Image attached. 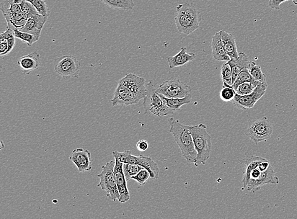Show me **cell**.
I'll use <instances>...</instances> for the list:
<instances>
[{
    "instance_id": "obj_31",
    "label": "cell",
    "mask_w": 297,
    "mask_h": 219,
    "mask_svg": "<svg viewBox=\"0 0 297 219\" xmlns=\"http://www.w3.org/2000/svg\"><path fill=\"white\" fill-rule=\"evenodd\" d=\"M258 85L252 83V82H245V83L240 84L237 87L236 89V94L240 95H246L251 94L252 92H254Z\"/></svg>"
},
{
    "instance_id": "obj_4",
    "label": "cell",
    "mask_w": 297,
    "mask_h": 219,
    "mask_svg": "<svg viewBox=\"0 0 297 219\" xmlns=\"http://www.w3.org/2000/svg\"><path fill=\"white\" fill-rule=\"evenodd\" d=\"M190 130L197 153L194 164L198 167L201 164H205L210 158L212 151L211 137L208 133L207 127L203 123L190 126Z\"/></svg>"
},
{
    "instance_id": "obj_34",
    "label": "cell",
    "mask_w": 297,
    "mask_h": 219,
    "mask_svg": "<svg viewBox=\"0 0 297 219\" xmlns=\"http://www.w3.org/2000/svg\"><path fill=\"white\" fill-rule=\"evenodd\" d=\"M131 179L135 180L140 185H144L147 181L151 179V174L146 169L143 168Z\"/></svg>"
},
{
    "instance_id": "obj_24",
    "label": "cell",
    "mask_w": 297,
    "mask_h": 219,
    "mask_svg": "<svg viewBox=\"0 0 297 219\" xmlns=\"http://www.w3.org/2000/svg\"><path fill=\"white\" fill-rule=\"evenodd\" d=\"M103 4L113 9H120L130 11L134 7L133 0H100Z\"/></svg>"
},
{
    "instance_id": "obj_14",
    "label": "cell",
    "mask_w": 297,
    "mask_h": 219,
    "mask_svg": "<svg viewBox=\"0 0 297 219\" xmlns=\"http://www.w3.org/2000/svg\"><path fill=\"white\" fill-rule=\"evenodd\" d=\"M70 160L80 172H88L92 169L91 153L86 149L77 148L72 151Z\"/></svg>"
},
{
    "instance_id": "obj_15",
    "label": "cell",
    "mask_w": 297,
    "mask_h": 219,
    "mask_svg": "<svg viewBox=\"0 0 297 219\" xmlns=\"http://www.w3.org/2000/svg\"><path fill=\"white\" fill-rule=\"evenodd\" d=\"M123 165V162L115 159L114 176L116 184H117L118 192L120 193V199L118 202L125 203L130 200V194L128 188L127 179H126L125 173H124Z\"/></svg>"
},
{
    "instance_id": "obj_20",
    "label": "cell",
    "mask_w": 297,
    "mask_h": 219,
    "mask_svg": "<svg viewBox=\"0 0 297 219\" xmlns=\"http://www.w3.org/2000/svg\"><path fill=\"white\" fill-rule=\"evenodd\" d=\"M40 54L33 52L29 55L20 57L17 63L22 71L28 75L35 69H38L40 65Z\"/></svg>"
},
{
    "instance_id": "obj_28",
    "label": "cell",
    "mask_w": 297,
    "mask_h": 219,
    "mask_svg": "<svg viewBox=\"0 0 297 219\" xmlns=\"http://www.w3.org/2000/svg\"><path fill=\"white\" fill-rule=\"evenodd\" d=\"M123 169L127 181H129L132 178L133 176L138 174L141 169H143V167L138 165L123 163Z\"/></svg>"
},
{
    "instance_id": "obj_38",
    "label": "cell",
    "mask_w": 297,
    "mask_h": 219,
    "mask_svg": "<svg viewBox=\"0 0 297 219\" xmlns=\"http://www.w3.org/2000/svg\"><path fill=\"white\" fill-rule=\"evenodd\" d=\"M270 162L266 159L265 161L262 162L261 163H260L259 166H258V168L259 169L260 171H265L270 167Z\"/></svg>"
},
{
    "instance_id": "obj_19",
    "label": "cell",
    "mask_w": 297,
    "mask_h": 219,
    "mask_svg": "<svg viewBox=\"0 0 297 219\" xmlns=\"http://www.w3.org/2000/svg\"><path fill=\"white\" fill-rule=\"evenodd\" d=\"M228 62L230 64L231 68L232 84H234V81H236L240 72L243 69H249L250 65L249 57L244 52L239 53V58L237 59L231 58V60Z\"/></svg>"
},
{
    "instance_id": "obj_3",
    "label": "cell",
    "mask_w": 297,
    "mask_h": 219,
    "mask_svg": "<svg viewBox=\"0 0 297 219\" xmlns=\"http://www.w3.org/2000/svg\"><path fill=\"white\" fill-rule=\"evenodd\" d=\"M176 10L174 21L178 32L188 35L200 28L201 17L194 3L177 5Z\"/></svg>"
},
{
    "instance_id": "obj_33",
    "label": "cell",
    "mask_w": 297,
    "mask_h": 219,
    "mask_svg": "<svg viewBox=\"0 0 297 219\" xmlns=\"http://www.w3.org/2000/svg\"><path fill=\"white\" fill-rule=\"evenodd\" d=\"M236 94V91L233 87L223 86L220 92V97L224 102L232 101Z\"/></svg>"
},
{
    "instance_id": "obj_12",
    "label": "cell",
    "mask_w": 297,
    "mask_h": 219,
    "mask_svg": "<svg viewBox=\"0 0 297 219\" xmlns=\"http://www.w3.org/2000/svg\"><path fill=\"white\" fill-rule=\"evenodd\" d=\"M267 82H260L251 94L246 95L236 94L232 100L234 106L241 110L251 109L265 94Z\"/></svg>"
},
{
    "instance_id": "obj_17",
    "label": "cell",
    "mask_w": 297,
    "mask_h": 219,
    "mask_svg": "<svg viewBox=\"0 0 297 219\" xmlns=\"http://www.w3.org/2000/svg\"><path fill=\"white\" fill-rule=\"evenodd\" d=\"M266 160L263 158L262 157L260 156H252L249 157V158L241 160L240 162H242V164L245 165L244 172H243V178H242V190L245 191L246 190L248 184H249L250 178V173L255 168H257L260 163Z\"/></svg>"
},
{
    "instance_id": "obj_2",
    "label": "cell",
    "mask_w": 297,
    "mask_h": 219,
    "mask_svg": "<svg viewBox=\"0 0 297 219\" xmlns=\"http://www.w3.org/2000/svg\"><path fill=\"white\" fill-rule=\"evenodd\" d=\"M170 132L174 136L175 142L179 147L184 158L188 163H195L197 153L196 151L190 126L182 124L179 120L170 118Z\"/></svg>"
},
{
    "instance_id": "obj_27",
    "label": "cell",
    "mask_w": 297,
    "mask_h": 219,
    "mask_svg": "<svg viewBox=\"0 0 297 219\" xmlns=\"http://www.w3.org/2000/svg\"><path fill=\"white\" fill-rule=\"evenodd\" d=\"M250 74L253 77L255 81L260 82H267L266 81L265 75L263 73L261 67L257 65L254 61H250V65L249 68Z\"/></svg>"
},
{
    "instance_id": "obj_26",
    "label": "cell",
    "mask_w": 297,
    "mask_h": 219,
    "mask_svg": "<svg viewBox=\"0 0 297 219\" xmlns=\"http://www.w3.org/2000/svg\"><path fill=\"white\" fill-rule=\"evenodd\" d=\"M221 74L223 86L232 87L231 68L228 61L222 66Z\"/></svg>"
},
{
    "instance_id": "obj_37",
    "label": "cell",
    "mask_w": 297,
    "mask_h": 219,
    "mask_svg": "<svg viewBox=\"0 0 297 219\" xmlns=\"http://www.w3.org/2000/svg\"><path fill=\"white\" fill-rule=\"evenodd\" d=\"M148 142L145 140H140L136 143L137 149L139 151H146L148 149Z\"/></svg>"
},
{
    "instance_id": "obj_32",
    "label": "cell",
    "mask_w": 297,
    "mask_h": 219,
    "mask_svg": "<svg viewBox=\"0 0 297 219\" xmlns=\"http://www.w3.org/2000/svg\"><path fill=\"white\" fill-rule=\"evenodd\" d=\"M20 7H21L22 12L28 19L39 14L35 7L26 0H22L21 3H20Z\"/></svg>"
},
{
    "instance_id": "obj_22",
    "label": "cell",
    "mask_w": 297,
    "mask_h": 219,
    "mask_svg": "<svg viewBox=\"0 0 297 219\" xmlns=\"http://www.w3.org/2000/svg\"><path fill=\"white\" fill-rule=\"evenodd\" d=\"M221 33L226 53L230 56L231 58H239V53L237 50L236 40L234 36L224 30H221Z\"/></svg>"
},
{
    "instance_id": "obj_21",
    "label": "cell",
    "mask_w": 297,
    "mask_h": 219,
    "mask_svg": "<svg viewBox=\"0 0 297 219\" xmlns=\"http://www.w3.org/2000/svg\"><path fill=\"white\" fill-rule=\"evenodd\" d=\"M196 58L195 54L193 53H188L187 48H182L179 53L173 56H169L167 59L168 63L170 69L180 67L185 64L194 60Z\"/></svg>"
},
{
    "instance_id": "obj_23",
    "label": "cell",
    "mask_w": 297,
    "mask_h": 219,
    "mask_svg": "<svg viewBox=\"0 0 297 219\" xmlns=\"http://www.w3.org/2000/svg\"><path fill=\"white\" fill-rule=\"evenodd\" d=\"M159 95L164 100L165 104L175 112H179L183 105L190 104L192 100L191 94L183 98H167L161 94Z\"/></svg>"
},
{
    "instance_id": "obj_9",
    "label": "cell",
    "mask_w": 297,
    "mask_h": 219,
    "mask_svg": "<svg viewBox=\"0 0 297 219\" xmlns=\"http://www.w3.org/2000/svg\"><path fill=\"white\" fill-rule=\"evenodd\" d=\"M80 63L76 58L72 55H65L54 60L55 71L64 79L78 78Z\"/></svg>"
},
{
    "instance_id": "obj_36",
    "label": "cell",
    "mask_w": 297,
    "mask_h": 219,
    "mask_svg": "<svg viewBox=\"0 0 297 219\" xmlns=\"http://www.w3.org/2000/svg\"><path fill=\"white\" fill-rule=\"evenodd\" d=\"M9 46H8L7 39L0 38V55L5 56L8 54Z\"/></svg>"
},
{
    "instance_id": "obj_6",
    "label": "cell",
    "mask_w": 297,
    "mask_h": 219,
    "mask_svg": "<svg viewBox=\"0 0 297 219\" xmlns=\"http://www.w3.org/2000/svg\"><path fill=\"white\" fill-rule=\"evenodd\" d=\"M112 155L115 159H117L123 163L132 164L143 167L148 171L151 174V179L159 178V169L158 165L150 157L143 156H133L130 151H126L120 153L113 151Z\"/></svg>"
},
{
    "instance_id": "obj_16",
    "label": "cell",
    "mask_w": 297,
    "mask_h": 219,
    "mask_svg": "<svg viewBox=\"0 0 297 219\" xmlns=\"http://www.w3.org/2000/svg\"><path fill=\"white\" fill-rule=\"evenodd\" d=\"M48 17L38 14L28 19L26 24L20 30L31 33L40 40L44 25L47 21Z\"/></svg>"
},
{
    "instance_id": "obj_10",
    "label": "cell",
    "mask_w": 297,
    "mask_h": 219,
    "mask_svg": "<svg viewBox=\"0 0 297 219\" xmlns=\"http://www.w3.org/2000/svg\"><path fill=\"white\" fill-rule=\"evenodd\" d=\"M22 0H0V10L7 22V27H12L28 19L22 12L20 3Z\"/></svg>"
},
{
    "instance_id": "obj_8",
    "label": "cell",
    "mask_w": 297,
    "mask_h": 219,
    "mask_svg": "<svg viewBox=\"0 0 297 219\" xmlns=\"http://www.w3.org/2000/svg\"><path fill=\"white\" fill-rule=\"evenodd\" d=\"M273 132L272 125L267 117H264L250 123L245 135L255 144H258L270 138Z\"/></svg>"
},
{
    "instance_id": "obj_7",
    "label": "cell",
    "mask_w": 297,
    "mask_h": 219,
    "mask_svg": "<svg viewBox=\"0 0 297 219\" xmlns=\"http://www.w3.org/2000/svg\"><path fill=\"white\" fill-rule=\"evenodd\" d=\"M115 161L107 162L102 166V171L97 177L100 178L98 187H101L107 193V197L112 201L120 200V193L116 184L114 176Z\"/></svg>"
},
{
    "instance_id": "obj_25",
    "label": "cell",
    "mask_w": 297,
    "mask_h": 219,
    "mask_svg": "<svg viewBox=\"0 0 297 219\" xmlns=\"http://www.w3.org/2000/svg\"><path fill=\"white\" fill-rule=\"evenodd\" d=\"M249 69H244L240 72L239 76H237L236 81H234L233 85H232V87L236 91L237 87L240 86V84L245 83V82H252L255 84H259L260 82L255 81V80L253 78L251 74H250Z\"/></svg>"
},
{
    "instance_id": "obj_1",
    "label": "cell",
    "mask_w": 297,
    "mask_h": 219,
    "mask_svg": "<svg viewBox=\"0 0 297 219\" xmlns=\"http://www.w3.org/2000/svg\"><path fill=\"white\" fill-rule=\"evenodd\" d=\"M146 81L143 77L133 74H128L118 82L111 102L115 105L136 104L146 94Z\"/></svg>"
},
{
    "instance_id": "obj_30",
    "label": "cell",
    "mask_w": 297,
    "mask_h": 219,
    "mask_svg": "<svg viewBox=\"0 0 297 219\" xmlns=\"http://www.w3.org/2000/svg\"><path fill=\"white\" fill-rule=\"evenodd\" d=\"M26 1L30 2L35 7L39 14L48 17L50 15V10L44 0H26Z\"/></svg>"
},
{
    "instance_id": "obj_29",
    "label": "cell",
    "mask_w": 297,
    "mask_h": 219,
    "mask_svg": "<svg viewBox=\"0 0 297 219\" xmlns=\"http://www.w3.org/2000/svg\"><path fill=\"white\" fill-rule=\"evenodd\" d=\"M14 30L15 38L21 40L22 42L26 43L28 46H32L34 43L37 42L39 40V39L31 33L22 32L19 29Z\"/></svg>"
},
{
    "instance_id": "obj_18",
    "label": "cell",
    "mask_w": 297,
    "mask_h": 219,
    "mask_svg": "<svg viewBox=\"0 0 297 219\" xmlns=\"http://www.w3.org/2000/svg\"><path fill=\"white\" fill-rule=\"evenodd\" d=\"M211 46L213 57L216 60L229 61L231 60L230 56L226 53L224 49L221 31L216 32L213 36Z\"/></svg>"
},
{
    "instance_id": "obj_39",
    "label": "cell",
    "mask_w": 297,
    "mask_h": 219,
    "mask_svg": "<svg viewBox=\"0 0 297 219\" xmlns=\"http://www.w3.org/2000/svg\"><path fill=\"white\" fill-rule=\"evenodd\" d=\"M296 40L297 41V38H296Z\"/></svg>"
},
{
    "instance_id": "obj_35",
    "label": "cell",
    "mask_w": 297,
    "mask_h": 219,
    "mask_svg": "<svg viewBox=\"0 0 297 219\" xmlns=\"http://www.w3.org/2000/svg\"><path fill=\"white\" fill-rule=\"evenodd\" d=\"M288 1H292L294 5H297V0H270L269 6L274 10H280L281 5Z\"/></svg>"
},
{
    "instance_id": "obj_13",
    "label": "cell",
    "mask_w": 297,
    "mask_h": 219,
    "mask_svg": "<svg viewBox=\"0 0 297 219\" xmlns=\"http://www.w3.org/2000/svg\"><path fill=\"white\" fill-rule=\"evenodd\" d=\"M279 184H280V180L276 176L272 165L271 164L270 167L266 171L261 172V174L257 179L250 180L246 190L245 191H247V192H254L265 185H278Z\"/></svg>"
},
{
    "instance_id": "obj_5",
    "label": "cell",
    "mask_w": 297,
    "mask_h": 219,
    "mask_svg": "<svg viewBox=\"0 0 297 219\" xmlns=\"http://www.w3.org/2000/svg\"><path fill=\"white\" fill-rule=\"evenodd\" d=\"M146 94L144 98L143 107L145 114H152L157 117H165L173 115L175 111L168 107L157 92L152 82L146 84Z\"/></svg>"
},
{
    "instance_id": "obj_11",
    "label": "cell",
    "mask_w": 297,
    "mask_h": 219,
    "mask_svg": "<svg viewBox=\"0 0 297 219\" xmlns=\"http://www.w3.org/2000/svg\"><path fill=\"white\" fill-rule=\"evenodd\" d=\"M192 88L180 79L170 80L162 82L156 88L159 94L167 98H183L191 94Z\"/></svg>"
}]
</instances>
